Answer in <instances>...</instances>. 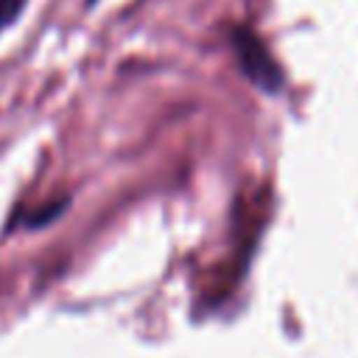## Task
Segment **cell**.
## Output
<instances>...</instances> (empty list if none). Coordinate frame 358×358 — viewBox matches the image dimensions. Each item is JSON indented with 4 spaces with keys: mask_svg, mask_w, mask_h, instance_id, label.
Returning a JSON list of instances; mask_svg holds the SVG:
<instances>
[{
    "mask_svg": "<svg viewBox=\"0 0 358 358\" xmlns=\"http://www.w3.org/2000/svg\"><path fill=\"white\" fill-rule=\"evenodd\" d=\"M229 42H232V53L241 73L255 87H260L263 92H277L282 87V67L274 62L266 42L249 25H235L229 31Z\"/></svg>",
    "mask_w": 358,
    "mask_h": 358,
    "instance_id": "1",
    "label": "cell"
},
{
    "mask_svg": "<svg viewBox=\"0 0 358 358\" xmlns=\"http://www.w3.org/2000/svg\"><path fill=\"white\" fill-rule=\"evenodd\" d=\"M70 196H56V199H50V201H45V204H36V207H31V210H25L22 207V215L20 213H11V218H8V224H6V232H11L14 227H22V229H45V227H50L53 221H59L67 210H70Z\"/></svg>",
    "mask_w": 358,
    "mask_h": 358,
    "instance_id": "2",
    "label": "cell"
},
{
    "mask_svg": "<svg viewBox=\"0 0 358 358\" xmlns=\"http://www.w3.org/2000/svg\"><path fill=\"white\" fill-rule=\"evenodd\" d=\"M28 0H0V34L6 28H11L20 17H22V8H25Z\"/></svg>",
    "mask_w": 358,
    "mask_h": 358,
    "instance_id": "3",
    "label": "cell"
},
{
    "mask_svg": "<svg viewBox=\"0 0 358 358\" xmlns=\"http://www.w3.org/2000/svg\"><path fill=\"white\" fill-rule=\"evenodd\" d=\"M92 6H98V0H84V8H92Z\"/></svg>",
    "mask_w": 358,
    "mask_h": 358,
    "instance_id": "4",
    "label": "cell"
}]
</instances>
